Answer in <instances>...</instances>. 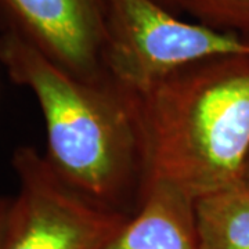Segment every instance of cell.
Segmentation results:
<instances>
[{
    "label": "cell",
    "mask_w": 249,
    "mask_h": 249,
    "mask_svg": "<svg viewBox=\"0 0 249 249\" xmlns=\"http://www.w3.org/2000/svg\"><path fill=\"white\" fill-rule=\"evenodd\" d=\"M129 93L144 187L165 183L196 201L241 184L249 157V57L188 64Z\"/></svg>",
    "instance_id": "cell-1"
},
{
    "label": "cell",
    "mask_w": 249,
    "mask_h": 249,
    "mask_svg": "<svg viewBox=\"0 0 249 249\" xmlns=\"http://www.w3.org/2000/svg\"><path fill=\"white\" fill-rule=\"evenodd\" d=\"M0 64L45 121L46 160L90 199L124 214L142 202L145 166L133 100L112 80L86 82L27 42L0 32Z\"/></svg>",
    "instance_id": "cell-2"
},
{
    "label": "cell",
    "mask_w": 249,
    "mask_h": 249,
    "mask_svg": "<svg viewBox=\"0 0 249 249\" xmlns=\"http://www.w3.org/2000/svg\"><path fill=\"white\" fill-rule=\"evenodd\" d=\"M109 79L136 91L188 64L247 55L249 42L201 24L181 21L155 0H104Z\"/></svg>",
    "instance_id": "cell-3"
},
{
    "label": "cell",
    "mask_w": 249,
    "mask_h": 249,
    "mask_svg": "<svg viewBox=\"0 0 249 249\" xmlns=\"http://www.w3.org/2000/svg\"><path fill=\"white\" fill-rule=\"evenodd\" d=\"M18 181L3 249H103L129 219L90 199L31 145L17 147Z\"/></svg>",
    "instance_id": "cell-4"
},
{
    "label": "cell",
    "mask_w": 249,
    "mask_h": 249,
    "mask_svg": "<svg viewBox=\"0 0 249 249\" xmlns=\"http://www.w3.org/2000/svg\"><path fill=\"white\" fill-rule=\"evenodd\" d=\"M0 32L86 82L109 80L104 0H0Z\"/></svg>",
    "instance_id": "cell-5"
},
{
    "label": "cell",
    "mask_w": 249,
    "mask_h": 249,
    "mask_svg": "<svg viewBox=\"0 0 249 249\" xmlns=\"http://www.w3.org/2000/svg\"><path fill=\"white\" fill-rule=\"evenodd\" d=\"M103 249H201L194 199L165 183L147 184L136 212Z\"/></svg>",
    "instance_id": "cell-6"
},
{
    "label": "cell",
    "mask_w": 249,
    "mask_h": 249,
    "mask_svg": "<svg viewBox=\"0 0 249 249\" xmlns=\"http://www.w3.org/2000/svg\"><path fill=\"white\" fill-rule=\"evenodd\" d=\"M201 249H249V188L230 187L194 201Z\"/></svg>",
    "instance_id": "cell-7"
},
{
    "label": "cell",
    "mask_w": 249,
    "mask_h": 249,
    "mask_svg": "<svg viewBox=\"0 0 249 249\" xmlns=\"http://www.w3.org/2000/svg\"><path fill=\"white\" fill-rule=\"evenodd\" d=\"M170 13H187L198 24L249 42V0H157Z\"/></svg>",
    "instance_id": "cell-8"
},
{
    "label": "cell",
    "mask_w": 249,
    "mask_h": 249,
    "mask_svg": "<svg viewBox=\"0 0 249 249\" xmlns=\"http://www.w3.org/2000/svg\"><path fill=\"white\" fill-rule=\"evenodd\" d=\"M11 205H13V198L0 196V249H3L4 240H6Z\"/></svg>",
    "instance_id": "cell-9"
},
{
    "label": "cell",
    "mask_w": 249,
    "mask_h": 249,
    "mask_svg": "<svg viewBox=\"0 0 249 249\" xmlns=\"http://www.w3.org/2000/svg\"><path fill=\"white\" fill-rule=\"evenodd\" d=\"M241 184L249 188V157L245 163V168H244V173H242V180H241Z\"/></svg>",
    "instance_id": "cell-10"
},
{
    "label": "cell",
    "mask_w": 249,
    "mask_h": 249,
    "mask_svg": "<svg viewBox=\"0 0 249 249\" xmlns=\"http://www.w3.org/2000/svg\"><path fill=\"white\" fill-rule=\"evenodd\" d=\"M155 1H157V0H155Z\"/></svg>",
    "instance_id": "cell-11"
}]
</instances>
